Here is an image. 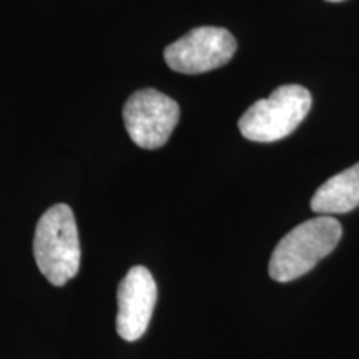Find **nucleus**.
<instances>
[{"label": "nucleus", "instance_id": "1", "mask_svg": "<svg viewBox=\"0 0 359 359\" xmlns=\"http://www.w3.org/2000/svg\"><path fill=\"white\" fill-rule=\"evenodd\" d=\"M34 257L42 275L53 286H64L77 275L82 251L77 222L69 205H53L39 219Z\"/></svg>", "mask_w": 359, "mask_h": 359}, {"label": "nucleus", "instance_id": "2", "mask_svg": "<svg viewBox=\"0 0 359 359\" xmlns=\"http://www.w3.org/2000/svg\"><path fill=\"white\" fill-rule=\"evenodd\" d=\"M343 228L333 217H318L293 228L273 251L269 276L288 283L306 275L338 246Z\"/></svg>", "mask_w": 359, "mask_h": 359}, {"label": "nucleus", "instance_id": "3", "mask_svg": "<svg viewBox=\"0 0 359 359\" xmlns=\"http://www.w3.org/2000/svg\"><path fill=\"white\" fill-rule=\"evenodd\" d=\"M311 93L302 85H283L268 98L255 102L241 115L238 128L246 140L271 143L286 138L306 118Z\"/></svg>", "mask_w": 359, "mask_h": 359}, {"label": "nucleus", "instance_id": "4", "mask_svg": "<svg viewBox=\"0 0 359 359\" xmlns=\"http://www.w3.org/2000/svg\"><path fill=\"white\" fill-rule=\"evenodd\" d=\"M180 120L178 103L155 88H142L123 107V123L135 145L145 150L163 147Z\"/></svg>", "mask_w": 359, "mask_h": 359}, {"label": "nucleus", "instance_id": "5", "mask_svg": "<svg viewBox=\"0 0 359 359\" xmlns=\"http://www.w3.org/2000/svg\"><path fill=\"white\" fill-rule=\"evenodd\" d=\"M236 40L226 29L196 27L165 48V62L178 74L195 75L219 69L231 60Z\"/></svg>", "mask_w": 359, "mask_h": 359}, {"label": "nucleus", "instance_id": "6", "mask_svg": "<svg viewBox=\"0 0 359 359\" xmlns=\"http://www.w3.org/2000/svg\"><path fill=\"white\" fill-rule=\"evenodd\" d=\"M158 298V290L150 269L133 266L128 269L116 290V333L125 341H138L147 333Z\"/></svg>", "mask_w": 359, "mask_h": 359}, {"label": "nucleus", "instance_id": "7", "mask_svg": "<svg viewBox=\"0 0 359 359\" xmlns=\"http://www.w3.org/2000/svg\"><path fill=\"white\" fill-rule=\"evenodd\" d=\"M356 206H359V163L331 177L311 198V210L320 217L348 213Z\"/></svg>", "mask_w": 359, "mask_h": 359}, {"label": "nucleus", "instance_id": "8", "mask_svg": "<svg viewBox=\"0 0 359 359\" xmlns=\"http://www.w3.org/2000/svg\"><path fill=\"white\" fill-rule=\"evenodd\" d=\"M330 2H341V0H330Z\"/></svg>", "mask_w": 359, "mask_h": 359}]
</instances>
